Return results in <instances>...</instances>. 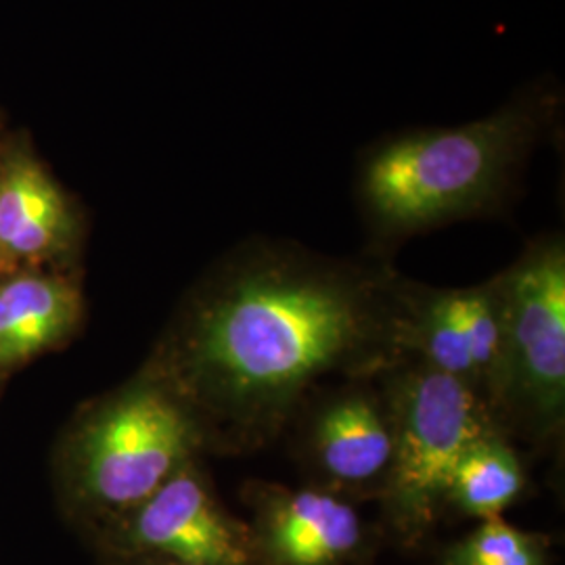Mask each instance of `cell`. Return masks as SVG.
Returning <instances> with one entry per match:
<instances>
[{"instance_id": "obj_1", "label": "cell", "mask_w": 565, "mask_h": 565, "mask_svg": "<svg viewBox=\"0 0 565 565\" xmlns=\"http://www.w3.org/2000/svg\"><path fill=\"white\" fill-rule=\"evenodd\" d=\"M408 279L285 242L243 243L189 306L156 375L203 448L252 455L331 380L380 377L406 354Z\"/></svg>"}, {"instance_id": "obj_2", "label": "cell", "mask_w": 565, "mask_h": 565, "mask_svg": "<svg viewBox=\"0 0 565 565\" xmlns=\"http://www.w3.org/2000/svg\"><path fill=\"white\" fill-rule=\"evenodd\" d=\"M548 120L545 97L515 99L482 120L415 130L375 147L361 166L359 200L375 239L494 214Z\"/></svg>"}, {"instance_id": "obj_3", "label": "cell", "mask_w": 565, "mask_h": 565, "mask_svg": "<svg viewBox=\"0 0 565 565\" xmlns=\"http://www.w3.org/2000/svg\"><path fill=\"white\" fill-rule=\"evenodd\" d=\"M505 352L492 415L511 443L555 448L565 425V245L546 235L505 268Z\"/></svg>"}, {"instance_id": "obj_4", "label": "cell", "mask_w": 565, "mask_h": 565, "mask_svg": "<svg viewBox=\"0 0 565 565\" xmlns=\"http://www.w3.org/2000/svg\"><path fill=\"white\" fill-rule=\"evenodd\" d=\"M382 384L396 434L382 501L401 532L419 534L445 511L448 484L465 448L503 429L476 392L415 359L382 373Z\"/></svg>"}, {"instance_id": "obj_5", "label": "cell", "mask_w": 565, "mask_h": 565, "mask_svg": "<svg viewBox=\"0 0 565 565\" xmlns=\"http://www.w3.org/2000/svg\"><path fill=\"white\" fill-rule=\"evenodd\" d=\"M203 450L181 401L147 377L102 404L82 427L76 471L93 505L135 511Z\"/></svg>"}, {"instance_id": "obj_6", "label": "cell", "mask_w": 565, "mask_h": 565, "mask_svg": "<svg viewBox=\"0 0 565 565\" xmlns=\"http://www.w3.org/2000/svg\"><path fill=\"white\" fill-rule=\"evenodd\" d=\"M294 452L317 488L382 499L394 465V415L382 375L321 387L294 417Z\"/></svg>"}, {"instance_id": "obj_7", "label": "cell", "mask_w": 565, "mask_h": 565, "mask_svg": "<svg viewBox=\"0 0 565 565\" xmlns=\"http://www.w3.org/2000/svg\"><path fill=\"white\" fill-rule=\"evenodd\" d=\"M406 354L467 385L490 408L505 352L503 275L471 287L408 281Z\"/></svg>"}, {"instance_id": "obj_8", "label": "cell", "mask_w": 565, "mask_h": 565, "mask_svg": "<svg viewBox=\"0 0 565 565\" xmlns=\"http://www.w3.org/2000/svg\"><path fill=\"white\" fill-rule=\"evenodd\" d=\"M130 513L128 541L141 551L184 564L260 565L252 527L221 505L195 459Z\"/></svg>"}, {"instance_id": "obj_9", "label": "cell", "mask_w": 565, "mask_h": 565, "mask_svg": "<svg viewBox=\"0 0 565 565\" xmlns=\"http://www.w3.org/2000/svg\"><path fill=\"white\" fill-rule=\"evenodd\" d=\"M260 565H343L363 546V520L350 499L323 488L247 486Z\"/></svg>"}, {"instance_id": "obj_10", "label": "cell", "mask_w": 565, "mask_h": 565, "mask_svg": "<svg viewBox=\"0 0 565 565\" xmlns=\"http://www.w3.org/2000/svg\"><path fill=\"white\" fill-rule=\"evenodd\" d=\"M70 231L60 186L28 158L9 163L0 181V249L15 258H41L57 249Z\"/></svg>"}, {"instance_id": "obj_11", "label": "cell", "mask_w": 565, "mask_h": 565, "mask_svg": "<svg viewBox=\"0 0 565 565\" xmlns=\"http://www.w3.org/2000/svg\"><path fill=\"white\" fill-rule=\"evenodd\" d=\"M81 312V291L57 277H20L0 285V364L39 354L78 323Z\"/></svg>"}, {"instance_id": "obj_12", "label": "cell", "mask_w": 565, "mask_h": 565, "mask_svg": "<svg viewBox=\"0 0 565 565\" xmlns=\"http://www.w3.org/2000/svg\"><path fill=\"white\" fill-rule=\"evenodd\" d=\"M525 488L522 455L503 431H492L465 448L448 484L446 507L480 520L501 518Z\"/></svg>"}, {"instance_id": "obj_13", "label": "cell", "mask_w": 565, "mask_h": 565, "mask_svg": "<svg viewBox=\"0 0 565 565\" xmlns=\"http://www.w3.org/2000/svg\"><path fill=\"white\" fill-rule=\"evenodd\" d=\"M445 565H546L545 543L490 518L446 553Z\"/></svg>"}, {"instance_id": "obj_14", "label": "cell", "mask_w": 565, "mask_h": 565, "mask_svg": "<svg viewBox=\"0 0 565 565\" xmlns=\"http://www.w3.org/2000/svg\"><path fill=\"white\" fill-rule=\"evenodd\" d=\"M153 565H195V564H184V562H179V559H166V562H160V564H153Z\"/></svg>"}]
</instances>
